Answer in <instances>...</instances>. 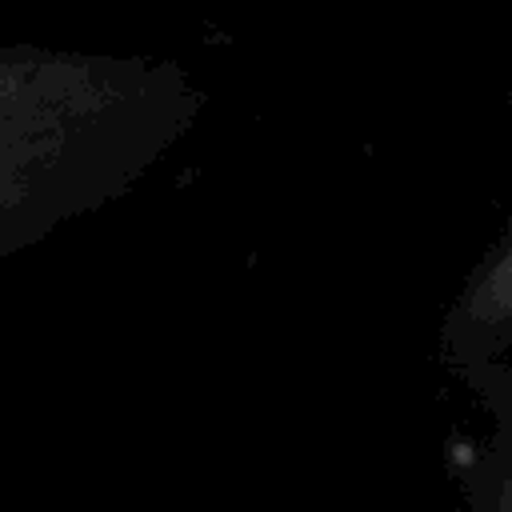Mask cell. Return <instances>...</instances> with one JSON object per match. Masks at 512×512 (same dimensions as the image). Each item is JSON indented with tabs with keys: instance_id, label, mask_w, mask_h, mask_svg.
Returning <instances> with one entry per match:
<instances>
[{
	"instance_id": "1",
	"label": "cell",
	"mask_w": 512,
	"mask_h": 512,
	"mask_svg": "<svg viewBox=\"0 0 512 512\" xmlns=\"http://www.w3.org/2000/svg\"><path fill=\"white\" fill-rule=\"evenodd\" d=\"M96 64L48 52H0V260L60 208L80 124L100 108Z\"/></svg>"
}]
</instances>
